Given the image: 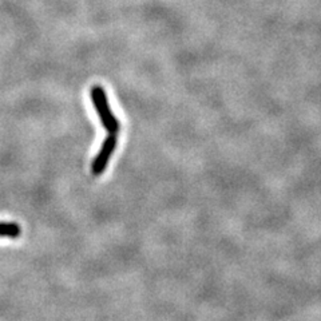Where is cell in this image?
<instances>
[{
  "label": "cell",
  "mask_w": 321,
  "mask_h": 321,
  "mask_svg": "<svg viewBox=\"0 0 321 321\" xmlns=\"http://www.w3.org/2000/svg\"><path fill=\"white\" fill-rule=\"evenodd\" d=\"M92 98H94V102H95V106L98 109V111L100 113V117H102V121H103L104 126L107 127V130L110 131V135H115L117 131H118V123L113 118V115L110 114V110H109V106L106 104V99H104V95L102 90L95 89L92 91Z\"/></svg>",
  "instance_id": "1"
},
{
  "label": "cell",
  "mask_w": 321,
  "mask_h": 321,
  "mask_svg": "<svg viewBox=\"0 0 321 321\" xmlns=\"http://www.w3.org/2000/svg\"><path fill=\"white\" fill-rule=\"evenodd\" d=\"M20 233H22V229L16 222H0V237L18 238Z\"/></svg>",
  "instance_id": "2"
}]
</instances>
